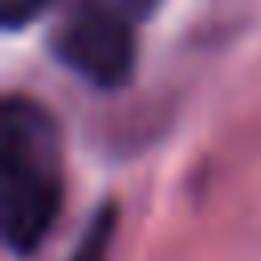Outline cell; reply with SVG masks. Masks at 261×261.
<instances>
[{"mask_svg":"<svg viewBox=\"0 0 261 261\" xmlns=\"http://www.w3.org/2000/svg\"><path fill=\"white\" fill-rule=\"evenodd\" d=\"M49 4H53V0H0V24L12 33V29H20V24H29L33 16H41Z\"/></svg>","mask_w":261,"mask_h":261,"instance_id":"cell-4","label":"cell"},{"mask_svg":"<svg viewBox=\"0 0 261 261\" xmlns=\"http://www.w3.org/2000/svg\"><path fill=\"white\" fill-rule=\"evenodd\" d=\"M114 4H118L126 16L143 20V16H151V12H155V4H159V0H114Z\"/></svg>","mask_w":261,"mask_h":261,"instance_id":"cell-5","label":"cell"},{"mask_svg":"<svg viewBox=\"0 0 261 261\" xmlns=\"http://www.w3.org/2000/svg\"><path fill=\"white\" fill-rule=\"evenodd\" d=\"M114 224H118L114 204L94 208V216H90L86 232L77 237V245H73L69 261H106V257H110V241H114Z\"/></svg>","mask_w":261,"mask_h":261,"instance_id":"cell-3","label":"cell"},{"mask_svg":"<svg viewBox=\"0 0 261 261\" xmlns=\"http://www.w3.org/2000/svg\"><path fill=\"white\" fill-rule=\"evenodd\" d=\"M65 196L57 118L29 94L0 102V232L12 253H33L57 224Z\"/></svg>","mask_w":261,"mask_h":261,"instance_id":"cell-1","label":"cell"},{"mask_svg":"<svg viewBox=\"0 0 261 261\" xmlns=\"http://www.w3.org/2000/svg\"><path fill=\"white\" fill-rule=\"evenodd\" d=\"M135 16H126L114 0H73L49 33L53 57L98 90H118L135 73L139 41Z\"/></svg>","mask_w":261,"mask_h":261,"instance_id":"cell-2","label":"cell"}]
</instances>
